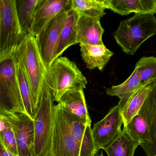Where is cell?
I'll use <instances>...</instances> for the list:
<instances>
[{"instance_id": "6da1fadb", "label": "cell", "mask_w": 156, "mask_h": 156, "mask_svg": "<svg viewBox=\"0 0 156 156\" xmlns=\"http://www.w3.org/2000/svg\"><path fill=\"white\" fill-rule=\"evenodd\" d=\"M156 34V17L153 14H135L120 22L113 36L122 51L134 55L141 44Z\"/></svg>"}, {"instance_id": "7a4b0ae2", "label": "cell", "mask_w": 156, "mask_h": 156, "mask_svg": "<svg viewBox=\"0 0 156 156\" xmlns=\"http://www.w3.org/2000/svg\"><path fill=\"white\" fill-rule=\"evenodd\" d=\"M45 81L54 101L59 102L67 92L83 90L87 81L74 62L66 57L55 59L48 68Z\"/></svg>"}, {"instance_id": "3957f363", "label": "cell", "mask_w": 156, "mask_h": 156, "mask_svg": "<svg viewBox=\"0 0 156 156\" xmlns=\"http://www.w3.org/2000/svg\"><path fill=\"white\" fill-rule=\"evenodd\" d=\"M16 51L0 56V115H2L16 113L28 115L17 76Z\"/></svg>"}, {"instance_id": "277c9868", "label": "cell", "mask_w": 156, "mask_h": 156, "mask_svg": "<svg viewBox=\"0 0 156 156\" xmlns=\"http://www.w3.org/2000/svg\"><path fill=\"white\" fill-rule=\"evenodd\" d=\"M16 52L22 61L28 75L37 113L47 70L37 48L35 36L31 32L28 34L22 33Z\"/></svg>"}, {"instance_id": "5b68a950", "label": "cell", "mask_w": 156, "mask_h": 156, "mask_svg": "<svg viewBox=\"0 0 156 156\" xmlns=\"http://www.w3.org/2000/svg\"><path fill=\"white\" fill-rule=\"evenodd\" d=\"M54 101L45 81L34 120L33 156H49L51 147Z\"/></svg>"}, {"instance_id": "8992f818", "label": "cell", "mask_w": 156, "mask_h": 156, "mask_svg": "<svg viewBox=\"0 0 156 156\" xmlns=\"http://www.w3.org/2000/svg\"><path fill=\"white\" fill-rule=\"evenodd\" d=\"M22 34L16 0H0V56L15 51Z\"/></svg>"}, {"instance_id": "52a82bcc", "label": "cell", "mask_w": 156, "mask_h": 156, "mask_svg": "<svg viewBox=\"0 0 156 156\" xmlns=\"http://www.w3.org/2000/svg\"><path fill=\"white\" fill-rule=\"evenodd\" d=\"M80 146L71 133L64 110L54 106L51 147L49 156H80Z\"/></svg>"}, {"instance_id": "ba28073f", "label": "cell", "mask_w": 156, "mask_h": 156, "mask_svg": "<svg viewBox=\"0 0 156 156\" xmlns=\"http://www.w3.org/2000/svg\"><path fill=\"white\" fill-rule=\"evenodd\" d=\"M68 11L58 14L35 36L37 48L47 70L55 60L61 32Z\"/></svg>"}, {"instance_id": "9c48e42d", "label": "cell", "mask_w": 156, "mask_h": 156, "mask_svg": "<svg viewBox=\"0 0 156 156\" xmlns=\"http://www.w3.org/2000/svg\"><path fill=\"white\" fill-rule=\"evenodd\" d=\"M122 125L120 108L118 105L111 108L104 118L94 124L92 132L98 151L104 150L120 135Z\"/></svg>"}, {"instance_id": "30bf717a", "label": "cell", "mask_w": 156, "mask_h": 156, "mask_svg": "<svg viewBox=\"0 0 156 156\" xmlns=\"http://www.w3.org/2000/svg\"><path fill=\"white\" fill-rule=\"evenodd\" d=\"M12 129L17 141L19 156H33L34 139V121L28 115L16 113L0 115Z\"/></svg>"}, {"instance_id": "8fae6325", "label": "cell", "mask_w": 156, "mask_h": 156, "mask_svg": "<svg viewBox=\"0 0 156 156\" xmlns=\"http://www.w3.org/2000/svg\"><path fill=\"white\" fill-rule=\"evenodd\" d=\"M72 0H39L35 9L31 32L36 36L59 13L72 9Z\"/></svg>"}, {"instance_id": "7c38bea8", "label": "cell", "mask_w": 156, "mask_h": 156, "mask_svg": "<svg viewBox=\"0 0 156 156\" xmlns=\"http://www.w3.org/2000/svg\"><path fill=\"white\" fill-rule=\"evenodd\" d=\"M106 9L121 16L156 14V0H105Z\"/></svg>"}, {"instance_id": "4fadbf2b", "label": "cell", "mask_w": 156, "mask_h": 156, "mask_svg": "<svg viewBox=\"0 0 156 156\" xmlns=\"http://www.w3.org/2000/svg\"><path fill=\"white\" fill-rule=\"evenodd\" d=\"M151 89V84L142 87L120 99L118 105L120 108L123 128L126 127L131 119L139 114Z\"/></svg>"}, {"instance_id": "5bb4252c", "label": "cell", "mask_w": 156, "mask_h": 156, "mask_svg": "<svg viewBox=\"0 0 156 156\" xmlns=\"http://www.w3.org/2000/svg\"><path fill=\"white\" fill-rule=\"evenodd\" d=\"M105 30L100 20L85 16H80L77 26V44L102 45Z\"/></svg>"}, {"instance_id": "9a60e30c", "label": "cell", "mask_w": 156, "mask_h": 156, "mask_svg": "<svg viewBox=\"0 0 156 156\" xmlns=\"http://www.w3.org/2000/svg\"><path fill=\"white\" fill-rule=\"evenodd\" d=\"M81 56L87 68L90 70L98 68L102 71L114 55V53L102 45L80 44Z\"/></svg>"}, {"instance_id": "2e32d148", "label": "cell", "mask_w": 156, "mask_h": 156, "mask_svg": "<svg viewBox=\"0 0 156 156\" xmlns=\"http://www.w3.org/2000/svg\"><path fill=\"white\" fill-rule=\"evenodd\" d=\"M57 104L67 113L92 123L83 90L67 92L62 96Z\"/></svg>"}, {"instance_id": "e0dca14e", "label": "cell", "mask_w": 156, "mask_h": 156, "mask_svg": "<svg viewBox=\"0 0 156 156\" xmlns=\"http://www.w3.org/2000/svg\"><path fill=\"white\" fill-rule=\"evenodd\" d=\"M80 15L71 9L68 11L61 32L55 60L59 58L69 47L77 44V26Z\"/></svg>"}, {"instance_id": "ac0fdd59", "label": "cell", "mask_w": 156, "mask_h": 156, "mask_svg": "<svg viewBox=\"0 0 156 156\" xmlns=\"http://www.w3.org/2000/svg\"><path fill=\"white\" fill-rule=\"evenodd\" d=\"M149 126L150 141L142 148L147 156H156V82L151 84V89L143 105Z\"/></svg>"}, {"instance_id": "d6986e66", "label": "cell", "mask_w": 156, "mask_h": 156, "mask_svg": "<svg viewBox=\"0 0 156 156\" xmlns=\"http://www.w3.org/2000/svg\"><path fill=\"white\" fill-rule=\"evenodd\" d=\"M16 65L20 90L25 110L28 115L34 121L36 111L34 103L30 83L22 61L16 51Z\"/></svg>"}, {"instance_id": "ffe728a7", "label": "cell", "mask_w": 156, "mask_h": 156, "mask_svg": "<svg viewBox=\"0 0 156 156\" xmlns=\"http://www.w3.org/2000/svg\"><path fill=\"white\" fill-rule=\"evenodd\" d=\"M124 128L127 129L132 138L141 147H144L149 143V126L146 111L143 106L139 114Z\"/></svg>"}, {"instance_id": "44dd1931", "label": "cell", "mask_w": 156, "mask_h": 156, "mask_svg": "<svg viewBox=\"0 0 156 156\" xmlns=\"http://www.w3.org/2000/svg\"><path fill=\"white\" fill-rule=\"evenodd\" d=\"M139 146L127 129L123 128L120 135L104 150L107 156H134L135 151Z\"/></svg>"}, {"instance_id": "7402d4cb", "label": "cell", "mask_w": 156, "mask_h": 156, "mask_svg": "<svg viewBox=\"0 0 156 156\" xmlns=\"http://www.w3.org/2000/svg\"><path fill=\"white\" fill-rule=\"evenodd\" d=\"M39 0H16V10L22 33L31 32L34 13Z\"/></svg>"}, {"instance_id": "603a6c76", "label": "cell", "mask_w": 156, "mask_h": 156, "mask_svg": "<svg viewBox=\"0 0 156 156\" xmlns=\"http://www.w3.org/2000/svg\"><path fill=\"white\" fill-rule=\"evenodd\" d=\"M72 9L80 16H85L100 20L106 13L105 0H72Z\"/></svg>"}, {"instance_id": "cb8c5ba5", "label": "cell", "mask_w": 156, "mask_h": 156, "mask_svg": "<svg viewBox=\"0 0 156 156\" xmlns=\"http://www.w3.org/2000/svg\"><path fill=\"white\" fill-rule=\"evenodd\" d=\"M141 86H147L156 82V57L144 56L135 66Z\"/></svg>"}, {"instance_id": "d4e9b609", "label": "cell", "mask_w": 156, "mask_h": 156, "mask_svg": "<svg viewBox=\"0 0 156 156\" xmlns=\"http://www.w3.org/2000/svg\"><path fill=\"white\" fill-rule=\"evenodd\" d=\"M141 87L142 86L140 85L138 73L135 68L131 74L124 83L108 88L106 93L108 95L117 97L121 99Z\"/></svg>"}, {"instance_id": "484cf974", "label": "cell", "mask_w": 156, "mask_h": 156, "mask_svg": "<svg viewBox=\"0 0 156 156\" xmlns=\"http://www.w3.org/2000/svg\"><path fill=\"white\" fill-rule=\"evenodd\" d=\"M0 141L11 152L19 156L16 137L13 129L1 116H0Z\"/></svg>"}, {"instance_id": "4316f807", "label": "cell", "mask_w": 156, "mask_h": 156, "mask_svg": "<svg viewBox=\"0 0 156 156\" xmlns=\"http://www.w3.org/2000/svg\"><path fill=\"white\" fill-rule=\"evenodd\" d=\"M64 112L72 135L80 147L87 127L88 125L91 124V123L81 119L74 115L67 113L65 110Z\"/></svg>"}, {"instance_id": "83f0119b", "label": "cell", "mask_w": 156, "mask_h": 156, "mask_svg": "<svg viewBox=\"0 0 156 156\" xmlns=\"http://www.w3.org/2000/svg\"><path fill=\"white\" fill-rule=\"evenodd\" d=\"M98 151L93 136L91 124H89L80 145V156H95Z\"/></svg>"}, {"instance_id": "f1b7e54d", "label": "cell", "mask_w": 156, "mask_h": 156, "mask_svg": "<svg viewBox=\"0 0 156 156\" xmlns=\"http://www.w3.org/2000/svg\"><path fill=\"white\" fill-rule=\"evenodd\" d=\"M0 156H18L9 151L0 141Z\"/></svg>"}, {"instance_id": "f546056e", "label": "cell", "mask_w": 156, "mask_h": 156, "mask_svg": "<svg viewBox=\"0 0 156 156\" xmlns=\"http://www.w3.org/2000/svg\"><path fill=\"white\" fill-rule=\"evenodd\" d=\"M95 156H104V153H103V151H101L99 154H97Z\"/></svg>"}, {"instance_id": "4dcf8cb0", "label": "cell", "mask_w": 156, "mask_h": 156, "mask_svg": "<svg viewBox=\"0 0 156 156\" xmlns=\"http://www.w3.org/2000/svg\"></svg>"}]
</instances>
